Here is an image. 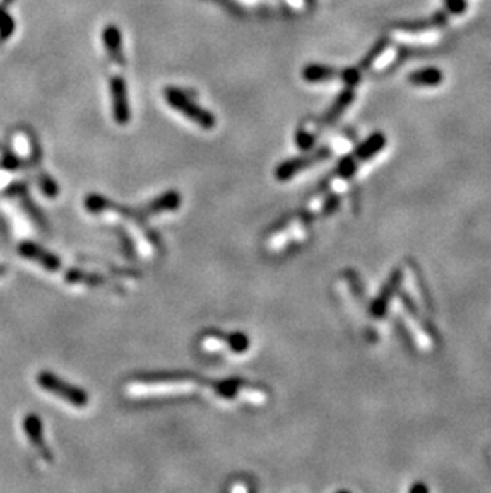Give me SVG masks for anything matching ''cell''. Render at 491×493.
<instances>
[{
	"instance_id": "cell-1",
	"label": "cell",
	"mask_w": 491,
	"mask_h": 493,
	"mask_svg": "<svg viewBox=\"0 0 491 493\" xmlns=\"http://www.w3.org/2000/svg\"><path fill=\"white\" fill-rule=\"evenodd\" d=\"M128 396H189L194 393H211L223 401H251L256 393L254 383L239 378L209 380L190 372H150L129 378L125 385Z\"/></svg>"
},
{
	"instance_id": "cell-2",
	"label": "cell",
	"mask_w": 491,
	"mask_h": 493,
	"mask_svg": "<svg viewBox=\"0 0 491 493\" xmlns=\"http://www.w3.org/2000/svg\"><path fill=\"white\" fill-rule=\"evenodd\" d=\"M163 98L170 108L179 112L180 115H184L191 123H195L198 128L204 131L215 128L217 120L214 114H211L208 109H204L203 105L190 99V96L185 95L182 90L176 88V86H166L163 90Z\"/></svg>"
},
{
	"instance_id": "cell-3",
	"label": "cell",
	"mask_w": 491,
	"mask_h": 493,
	"mask_svg": "<svg viewBox=\"0 0 491 493\" xmlns=\"http://www.w3.org/2000/svg\"><path fill=\"white\" fill-rule=\"evenodd\" d=\"M35 383L39 385V388L48 393V395L61 399V401L72 405V407L76 409L88 407L90 404L88 393H86L83 388H78V386L66 382V380L58 377L53 372L49 371L39 372L35 376Z\"/></svg>"
},
{
	"instance_id": "cell-4",
	"label": "cell",
	"mask_w": 491,
	"mask_h": 493,
	"mask_svg": "<svg viewBox=\"0 0 491 493\" xmlns=\"http://www.w3.org/2000/svg\"><path fill=\"white\" fill-rule=\"evenodd\" d=\"M331 147H321L318 151H308V153L300 155V157L289 158L279 163L275 170V178L278 182H288V180L294 179L302 171L308 170L314 165H318L319 161H324L331 157Z\"/></svg>"
},
{
	"instance_id": "cell-5",
	"label": "cell",
	"mask_w": 491,
	"mask_h": 493,
	"mask_svg": "<svg viewBox=\"0 0 491 493\" xmlns=\"http://www.w3.org/2000/svg\"><path fill=\"white\" fill-rule=\"evenodd\" d=\"M200 347L208 353L227 349L233 354H242L251 348V340L244 332H208L200 339Z\"/></svg>"
},
{
	"instance_id": "cell-6",
	"label": "cell",
	"mask_w": 491,
	"mask_h": 493,
	"mask_svg": "<svg viewBox=\"0 0 491 493\" xmlns=\"http://www.w3.org/2000/svg\"><path fill=\"white\" fill-rule=\"evenodd\" d=\"M110 91V105H112V117L117 124L126 127L131 122V105H129L128 98V86L125 79L122 76H114L109 82Z\"/></svg>"
},
{
	"instance_id": "cell-7",
	"label": "cell",
	"mask_w": 491,
	"mask_h": 493,
	"mask_svg": "<svg viewBox=\"0 0 491 493\" xmlns=\"http://www.w3.org/2000/svg\"><path fill=\"white\" fill-rule=\"evenodd\" d=\"M23 433L26 436L30 447L34 448L37 457H39L43 463L52 465L53 463V452L48 447L45 433H43V423L35 414H26L23 418Z\"/></svg>"
},
{
	"instance_id": "cell-8",
	"label": "cell",
	"mask_w": 491,
	"mask_h": 493,
	"mask_svg": "<svg viewBox=\"0 0 491 493\" xmlns=\"http://www.w3.org/2000/svg\"><path fill=\"white\" fill-rule=\"evenodd\" d=\"M102 43L110 61L117 66H125V53H123L122 30L115 24H107L102 29Z\"/></svg>"
},
{
	"instance_id": "cell-9",
	"label": "cell",
	"mask_w": 491,
	"mask_h": 493,
	"mask_svg": "<svg viewBox=\"0 0 491 493\" xmlns=\"http://www.w3.org/2000/svg\"><path fill=\"white\" fill-rule=\"evenodd\" d=\"M353 101H354V91L351 86H348V88H345L340 93L338 98L335 99L333 104L327 109L326 114L319 118V128L332 127V124L345 114V110L350 108Z\"/></svg>"
},
{
	"instance_id": "cell-10",
	"label": "cell",
	"mask_w": 491,
	"mask_h": 493,
	"mask_svg": "<svg viewBox=\"0 0 491 493\" xmlns=\"http://www.w3.org/2000/svg\"><path fill=\"white\" fill-rule=\"evenodd\" d=\"M302 79L308 83H326L331 80L340 79V69L319 64V62H312L302 69Z\"/></svg>"
},
{
	"instance_id": "cell-11",
	"label": "cell",
	"mask_w": 491,
	"mask_h": 493,
	"mask_svg": "<svg viewBox=\"0 0 491 493\" xmlns=\"http://www.w3.org/2000/svg\"><path fill=\"white\" fill-rule=\"evenodd\" d=\"M401 283V272H394L391 274L386 286H384L383 291L378 294V297L374 301L370 307V313L374 315L375 318H381L384 313H386V310L389 307L391 298H393L394 292L397 289V286Z\"/></svg>"
},
{
	"instance_id": "cell-12",
	"label": "cell",
	"mask_w": 491,
	"mask_h": 493,
	"mask_svg": "<svg viewBox=\"0 0 491 493\" xmlns=\"http://www.w3.org/2000/svg\"><path fill=\"white\" fill-rule=\"evenodd\" d=\"M407 80L413 86H425V88H434L444 82V74L439 67H422L410 72Z\"/></svg>"
},
{
	"instance_id": "cell-13",
	"label": "cell",
	"mask_w": 491,
	"mask_h": 493,
	"mask_svg": "<svg viewBox=\"0 0 491 493\" xmlns=\"http://www.w3.org/2000/svg\"><path fill=\"white\" fill-rule=\"evenodd\" d=\"M386 142L388 139L383 133H374L372 136L367 137L362 144L357 146V149L353 153L359 158L360 163H364V161L374 158L375 155L380 153L383 149L386 147Z\"/></svg>"
},
{
	"instance_id": "cell-14",
	"label": "cell",
	"mask_w": 491,
	"mask_h": 493,
	"mask_svg": "<svg viewBox=\"0 0 491 493\" xmlns=\"http://www.w3.org/2000/svg\"><path fill=\"white\" fill-rule=\"evenodd\" d=\"M360 166V161L354 153L346 155L340 160V163L335 168V171L332 173V176L329 178L327 180L331 182V180H350L354 174L357 173Z\"/></svg>"
},
{
	"instance_id": "cell-15",
	"label": "cell",
	"mask_w": 491,
	"mask_h": 493,
	"mask_svg": "<svg viewBox=\"0 0 491 493\" xmlns=\"http://www.w3.org/2000/svg\"><path fill=\"white\" fill-rule=\"evenodd\" d=\"M314 142H316V134L309 133L308 129H298L295 133V144L298 146V149H302V151L304 152L312 151Z\"/></svg>"
},
{
	"instance_id": "cell-16",
	"label": "cell",
	"mask_w": 491,
	"mask_h": 493,
	"mask_svg": "<svg viewBox=\"0 0 491 493\" xmlns=\"http://www.w3.org/2000/svg\"><path fill=\"white\" fill-rule=\"evenodd\" d=\"M340 79L343 80V83L346 86H356L360 83V69L359 67H351V69H343L340 71Z\"/></svg>"
},
{
	"instance_id": "cell-17",
	"label": "cell",
	"mask_w": 491,
	"mask_h": 493,
	"mask_svg": "<svg viewBox=\"0 0 491 493\" xmlns=\"http://www.w3.org/2000/svg\"><path fill=\"white\" fill-rule=\"evenodd\" d=\"M444 4L451 15H464L466 10H468L466 0H444Z\"/></svg>"
},
{
	"instance_id": "cell-18",
	"label": "cell",
	"mask_w": 491,
	"mask_h": 493,
	"mask_svg": "<svg viewBox=\"0 0 491 493\" xmlns=\"http://www.w3.org/2000/svg\"><path fill=\"white\" fill-rule=\"evenodd\" d=\"M416 492H427V487L422 485V484H416L412 487V489H410V493H416Z\"/></svg>"
}]
</instances>
